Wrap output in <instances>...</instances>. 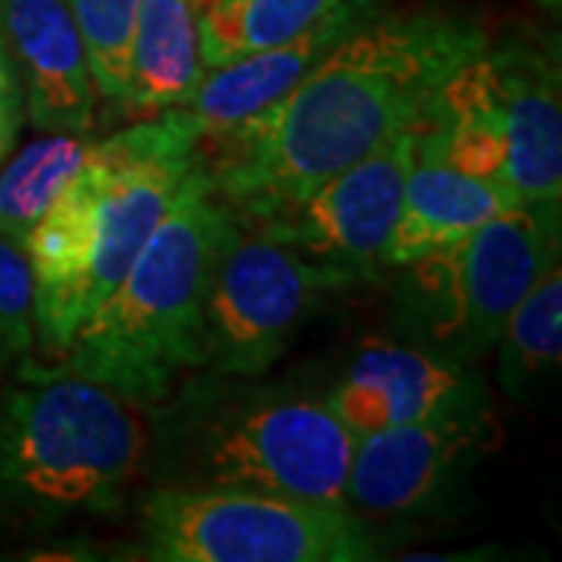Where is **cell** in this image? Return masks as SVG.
<instances>
[{"label":"cell","mask_w":562,"mask_h":562,"mask_svg":"<svg viewBox=\"0 0 562 562\" xmlns=\"http://www.w3.org/2000/svg\"><path fill=\"white\" fill-rule=\"evenodd\" d=\"M484 47L487 35L469 13L375 10L284 98L203 140L216 194L244 222L297 203L409 128L447 76Z\"/></svg>","instance_id":"6da1fadb"},{"label":"cell","mask_w":562,"mask_h":562,"mask_svg":"<svg viewBox=\"0 0 562 562\" xmlns=\"http://www.w3.org/2000/svg\"><path fill=\"white\" fill-rule=\"evenodd\" d=\"M201 125L179 106L98 138L91 157L22 241L35 279V335L57 360L132 269L201 160ZM44 360V362H47Z\"/></svg>","instance_id":"7a4b0ae2"},{"label":"cell","mask_w":562,"mask_h":562,"mask_svg":"<svg viewBox=\"0 0 562 562\" xmlns=\"http://www.w3.org/2000/svg\"><path fill=\"white\" fill-rule=\"evenodd\" d=\"M150 484L347 506L357 438L325 397L297 384L198 369L150 403Z\"/></svg>","instance_id":"3957f363"},{"label":"cell","mask_w":562,"mask_h":562,"mask_svg":"<svg viewBox=\"0 0 562 562\" xmlns=\"http://www.w3.org/2000/svg\"><path fill=\"white\" fill-rule=\"evenodd\" d=\"M150 406L25 360L0 394V516L32 528L110 516L150 482Z\"/></svg>","instance_id":"277c9868"},{"label":"cell","mask_w":562,"mask_h":562,"mask_svg":"<svg viewBox=\"0 0 562 562\" xmlns=\"http://www.w3.org/2000/svg\"><path fill=\"white\" fill-rule=\"evenodd\" d=\"M232 225L201 154L132 269L47 362L147 406L162 401L184 372L201 369L203 303Z\"/></svg>","instance_id":"5b68a950"},{"label":"cell","mask_w":562,"mask_h":562,"mask_svg":"<svg viewBox=\"0 0 562 562\" xmlns=\"http://www.w3.org/2000/svg\"><path fill=\"white\" fill-rule=\"evenodd\" d=\"M560 266V203H516L453 244L403 262L391 297L397 338L472 366L494 350L531 284Z\"/></svg>","instance_id":"8992f818"},{"label":"cell","mask_w":562,"mask_h":562,"mask_svg":"<svg viewBox=\"0 0 562 562\" xmlns=\"http://www.w3.org/2000/svg\"><path fill=\"white\" fill-rule=\"evenodd\" d=\"M135 557L154 562H362L382 557L347 506L244 487L154 484L138 509Z\"/></svg>","instance_id":"52a82bcc"},{"label":"cell","mask_w":562,"mask_h":562,"mask_svg":"<svg viewBox=\"0 0 562 562\" xmlns=\"http://www.w3.org/2000/svg\"><path fill=\"white\" fill-rule=\"evenodd\" d=\"M344 281L341 272L235 216L206 288L201 369L216 375H266L322 294Z\"/></svg>","instance_id":"ba28073f"},{"label":"cell","mask_w":562,"mask_h":562,"mask_svg":"<svg viewBox=\"0 0 562 562\" xmlns=\"http://www.w3.org/2000/svg\"><path fill=\"white\" fill-rule=\"evenodd\" d=\"M494 441V403L479 382L425 419L360 438L347 475V509L369 525L425 519L457 497Z\"/></svg>","instance_id":"9c48e42d"},{"label":"cell","mask_w":562,"mask_h":562,"mask_svg":"<svg viewBox=\"0 0 562 562\" xmlns=\"http://www.w3.org/2000/svg\"><path fill=\"white\" fill-rule=\"evenodd\" d=\"M413 154V132L403 128L297 203L247 225L341 272L347 281L369 279L384 269V247L401 216Z\"/></svg>","instance_id":"30bf717a"},{"label":"cell","mask_w":562,"mask_h":562,"mask_svg":"<svg viewBox=\"0 0 562 562\" xmlns=\"http://www.w3.org/2000/svg\"><path fill=\"white\" fill-rule=\"evenodd\" d=\"M0 38L16 63L22 106L38 132L91 135L98 91L66 0H0Z\"/></svg>","instance_id":"8fae6325"},{"label":"cell","mask_w":562,"mask_h":562,"mask_svg":"<svg viewBox=\"0 0 562 562\" xmlns=\"http://www.w3.org/2000/svg\"><path fill=\"white\" fill-rule=\"evenodd\" d=\"M506 135V181L525 203L562 201L560 50L547 41L506 38L491 47Z\"/></svg>","instance_id":"7c38bea8"},{"label":"cell","mask_w":562,"mask_h":562,"mask_svg":"<svg viewBox=\"0 0 562 562\" xmlns=\"http://www.w3.org/2000/svg\"><path fill=\"white\" fill-rule=\"evenodd\" d=\"M482 382L472 366L406 341H372L328 387L325 403L360 441L438 413Z\"/></svg>","instance_id":"4fadbf2b"},{"label":"cell","mask_w":562,"mask_h":562,"mask_svg":"<svg viewBox=\"0 0 562 562\" xmlns=\"http://www.w3.org/2000/svg\"><path fill=\"white\" fill-rule=\"evenodd\" d=\"M375 10H382V0H344L338 10L310 25L297 38L206 69L191 101L184 103V110L201 125L203 140L220 138L284 98L357 22L372 16Z\"/></svg>","instance_id":"5bb4252c"},{"label":"cell","mask_w":562,"mask_h":562,"mask_svg":"<svg viewBox=\"0 0 562 562\" xmlns=\"http://www.w3.org/2000/svg\"><path fill=\"white\" fill-rule=\"evenodd\" d=\"M516 203H522V198L513 191V184L469 176L435 154L416 150L403 188L401 216L384 247V266L397 269L443 244L460 241Z\"/></svg>","instance_id":"9a60e30c"},{"label":"cell","mask_w":562,"mask_h":562,"mask_svg":"<svg viewBox=\"0 0 562 562\" xmlns=\"http://www.w3.org/2000/svg\"><path fill=\"white\" fill-rule=\"evenodd\" d=\"M203 66L198 13L191 0H140L132 72L122 98L128 122L179 110L201 85Z\"/></svg>","instance_id":"2e32d148"},{"label":"cell","mask_w":562,"mask_h":562,"mask_svg":"<svg viewBox=\"0 0 562 562\" xmlns=\"http://www.w3.org/2000/svg\"><path fill=\"white\" fill-rule=\"evenodd\" d=\"M497 379L506 397L531 403L560 379L562 272L553 266L513 306L497 335Z\"/></svg>","instance_id":"e0dca14e"},{"label":"cell","mask_w":562,"mask_h":562,"mask_svg":"<svg viewBox=\"0 0 562 562\" xmlns=\"http://www.w3.org/2000/svg\"><path fill=\"white\" fill-rule=\"evenodd\" d=\"M206 69L297 38L344 0H191Z\"/></svg>","instance_id":"ac0fdd59"},{"label":"cell","mask_w":562,"mask_h":562,"mask_svg":"<svg viewBox=\"0 0 562 562\" xmlns=\"http://www.w3.org/2000/svg\"><path fill=\"white\" fill-rule=\"evenodd\" d=\"M98 138L76 132H47L20 150L0 172V235L25 241L57 201L63 184L91 157Z\"/></svg>","instance_id":"d6986e66"},{"label":"cell","mask_w":562,"mask_h":562,"mask_svg":"<svg viewBox=\"0 0 562 562\" xmlns=\"http://www.w3.org/2000/svg\"><path fill=\"white\" fill-rule=\"evenodd\" d=\"M76 20L91 81L101 101L122 103L132 72L140 0H66Z\"/></svg>","instance_id":"ffe728a7"},{"label":"cell","mask_w":562,"mask_h":562,"mask_svg":"<svg viewBox=\"0 0 562 562\" xmlns=\"http://www.w3.org/2000/svg\"><path fill=\"white\" fill-rule=\"evenodd\" d=\"M35 341V279L25 247L0 235V366L29 357Z\"/></svg>","instance_id":"44dd1931"},{"label":"cell","mask_w":562,"mask_h":562,"mask_svg":"<svg viewBox=\"0 0 562 562\" xmlns=\"http://www.w3.org/2000/svg\"><path fill=\"white\" fill-rule=\"evenodd\" d=\"M22 113H25L22 101H3V103H0V160L7 157V150H10V147H13V140H16Z\"/></svg>","instance_id":"7402d4cb"},{"label":"cell","mask_w":562,"mask_h":562,"mask_svg":"<svg viewBox=\"0 0 562 562\" xmlns=\"http://www.w3.org/2000/svg\"><path fill=\"white\" fill-rule=\"evenodd\" d=\"M3 101H22L20 88V72H16V63L10 57L7 44L0 38V103Z\"/></svg>","instance_id":"603a6c76"}]
</instances>
